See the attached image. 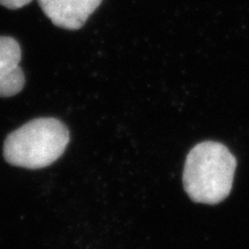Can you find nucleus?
<instances>
[{
  "label": "nucleus",
  "mask_w": 249,
  "mask_h": 249,
  "mask_svg": "<svg viewBox=\"0 0 249 249\" xmlns=\"http://www.w3.org/2000/svg\"><path fill=\"white\" fill-rule=\"evenodd\" d=\"M235 169V157L222 143H198L187 156L185 191L197 203H220L231 193Z\"/></svg>",
  "instance_id": "nucleus-1"
},
{
  "label": "nucleus",
  "mask_w": 249,
  "mask_h": 249,
  "mask_svg": "<svg viewBox=\"0 0 249 249\" xmlns=\"http://www.w3.org/2000/svg\"><path fill=\"white\" fill-rule=\"evenodd\" d=\"M68 142L70 132L60 120L39 118L9 134L4 144V156L14 166L43 169L59 160Z\"/></svg>",
  "instance_id": "nucleus-2"
},
{
  "label": "nucleus",
  "mask_w": 249,
  "mask_h": 249,
  "mask_svg": "<svg viewBox=\"0 0 249 249\" xmlns=\"http://www.w3.org/2000/svg\"><path fill=\"white\" fill-rule=\"evenodd\" d=\"M102 0H38L40 8L54 26L77 30L85 26Z\"/></svg>",
  "instance_id": "nucleus-3"
},
{
  "label": "nucleus",
  "mask_w": 249,
  "mask_h": 249,
  "mask_svg": "<svg viewBox=\"0 0 249 249\" xmlns=\"http://www.w3.org/2000/svg\"><path fill=\"white\" fill-rule=\"evenodd\" d=\"M20 60L21 46L18 40L0 36V97H12L23 89L26 77Z\"/></svg>",
  "instance_id": "nucleus-4"
},
{
  "label": "nucleus",
  "mask_w": 249,
  "mask_h": 249,
  "mask_svg": "<svg viewBox=\"0 0 249 249\" xmlns=\"http://www.w3.org/2000/svg\"><path fill=\"white\" fill-rule=\"evenodd\" d=\"M31 1L33 0H0V5L9 9H18L30 4Z\"/></svg>",
  "instance_id": "nucleus-5"
}]
</instances>
